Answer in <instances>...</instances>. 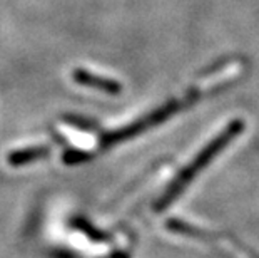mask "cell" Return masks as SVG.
I'll list each match as a JSON object with an SVG mask.
<instances>
[{
  "instance_id": "6da1fadb",
  "label": "cell",
  "mask_w": 259,
  "mask_h": 258,
  "mask_svg": "<svg viewBox=\"0 0 259 258\" xmlns=\"http://www.w3.org/2000/svg\"><path fill=\"white\" fill-rule=\"evenodd\" d=\"M241 131H242V123H241V121H234V123H231V126H229L228 129L223 131V133L219 134L218 138H214L211 142H209V144L204 148L199 155H197L189 163V166H187L186 169H183V171L178 174V178H176L172 183L169 185V188L164 191V195L161 196V200L157 201L156 210L162 211L164 208H167L170 203H172L187 188V186H189L191 181L196 178V174L201 173L202 169L206 168L207 164L218 156V153L221 151L223 148L228 146L229 142H231V139H233L236 134H239Z\"/></svg>"
},
{
  "instance_id": "7a4b0ae2",
  "label": "cell",
  "mask_w": 259,
  "mask_h": 258,
  "mask_svg": "<svg viewBox=\"0 0 259 258\" xmlns=\"http://www.w3.org/2000/svg\"><path fill=\"white\" fill-rule=\"evenodd\" d=\"M178 109H179L178 102H174V101L167 102L166 106H162L161 109H157L156 113L149 114L147 118L137 121V123L127 126V128H122V129H119V131H114V133H111V134L104 136V138L101 139V146L107 148V146L117 144V142H120V141L129 139V138H132V136L139 134V133H142V131H146L149 128H152V126L162 123L164 119H167L170 114H174L176 111H178Z\"/></svg>"
},
{
  "instance_id": "3957f363",
  "label": "cell",
  "mask_w": 259,
  "mask_h": 258,
  "mask_svg": "<svg viewBox=\"0 0 259 258\" xmlns=\"http://www.w3.org/2000/svg\"><path fill=\"white\" fill-rule=\"evenodd\" d=\"M49 155V150L46 146H37V148H27V150H17L10 153L7 156V161L12 166H22V164L32 163L35 159H42Z\"/></svg>"
},
{
  "instance_id": "277c9868",
  "label": "cell",
  "mask_w": 259,
  "mask_h": 258,
  "mask_svg": "<svg viewBox=\"0 0 259 258\" xmlns=\"http://www.w3.org/2000/svg\"><path fill=\"white\" fill-rule=\"evenodd\" d=\"M74 79L82 86H92V87H97V89H102L106 92H119L120 91L119 82L97 78V76L87 74L84 70H77V72H74Z\"/></svg>"
},
{
  "instance_id": "5b68a950",
  "label": "cell",
  "mask_w": 259,
  "mask_h": 258,
  "mask_svg": "<svg viewBox=\"0 0 259 258\" xmlns=\"http://www.w3.org/2000/svg\"><path fill=\"white\" fill-rule=\"evenodd\" d=\"M62 158H64V161H65V163H69V164H75V163L84 161V159H89V158H91V155H87V153H82V151L70 150V151L65 153V155H64Z\"/></svg>"
}]
</instances>
